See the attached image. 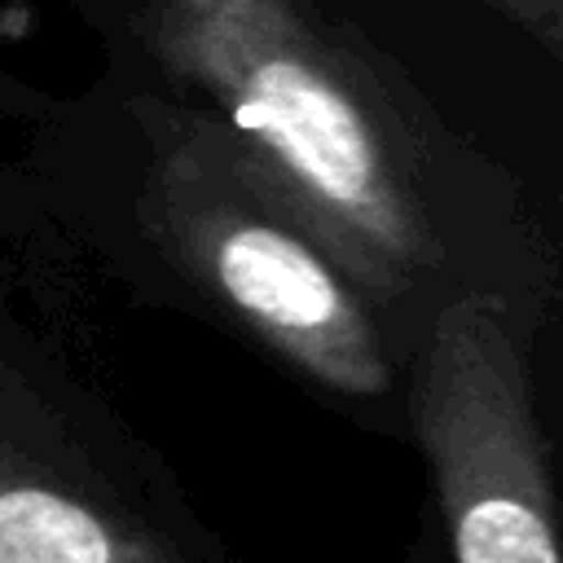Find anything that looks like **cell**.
<instances>
[{"mask_svg":"<svg viewBox=\"0 0 563 563\" xmlns=\"http://www.w3.org/2000/svg\"><path fill=\"white\" fill-rule=\"evenodd\" d=\"M141 22L334 251L405 369L466 299L550 317L559 255L528 194L356 26L312 0H141Z\"/></svg>","mask_w":563,"mask_h":563,"instance_id":"1","label":"cell"},{"mask_svg":"<svg viewBox=\"0 0 563 563\" xmlns=\"http://www.w3.org/2000/svg\"><path fill=\"white\" fill-rule=\"evenodd\" d=\"M172 185L216 295L299 378L343 400L405 391L369 299L220 119H185Z\"/></svg>","mask_w":563,"mask_h":563,"instance_id":"2","label":"cell"},{"mask_svg":"<svg viewBox=\"0 0 563 563\" xmlns=\"http://www.w3.org/2000/svg\"><path fill=\"white\" fill-rule=\"evenodd\" d=\"M519 312L449 308L405 374V405L431 466L453 563H563L550 453Z\"/></svg>","mask_w":563,"mask_h":563,"instance_id":"3","label":"cell"},{"mask_svg":"<svg viewBox=\"0 0 563 563\" xmlns=\"http://www.w3.org/2000/svg\"><path fill=\"white\" fill-rule=\"evenodd\" d=\"M106 528L40 488H18L0 497V563H110Z\"/></svg>","mask_w":563,"mask_h":563,"instance_id":"4","label":"cell"},{"mask_svg":"<svg viewBox=\"0 0 563 563\" xmlns=\"http://www.w3.org/2000/svg\"><path fill=\"white\" fill-rule=\"evenodd\" d=\"M519 35H528L537 48H545L563 66V0H475Z\"/></svg>","mask_w":563,"mask_h":563,"instance_id":"5","label":"cell"}]
</instances>
